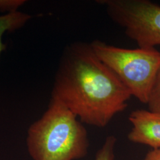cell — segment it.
Here are the masks:
<instances>
[{
	"instance_id": "5",
	"label": "cell",
	"mask_w": 160,
	"mask_h": 160,
	"mask_svg": "<svg viewBox=\"0 0 160 160\" xmlns=\"http://www.w3.org/2000/svg\"><path fill=\"white\" fill-rule=\"evenodd\" d=\"M129 120L132 125L128 136L130 141L160 148V112L137 110L129 115Z\"/></svg>"
},
{
	"instance_id": "8",
	"label": "cell",
	"mask_w": 160,
	"mask_h": 160,
	"mask_svg": "<svg viewBox=\"0 0 160 160\" xmlns=\"http://www.w3.org/2000/svg\"><path fill=\"white\" fill-rule=\"evenodd\" d=\"M147 104L149 110L160 112V69L155 80Z\"/></svg>"
},
{
	"instance_id": "3",
	"label": "cell",
	"mask_w": 160,
	"mask_h": 160,
	"mask_svg": "<svg viewBox=\"0 0 160 160\" xmlns=\"http://www.w3.org/2000/svg\"><path fill=\"white\" fill-rule=\"evenodd\" d=\"M92 49L134 96L147 104L160 69V52L155 48H121L95 40Z\"/></svg>"
},
{
	"instance_id": "10",
	"label": "cell",
	"mask_w": 160,
	"mask_h": 160,
	"mask_svg": "<svg viewBox=\"0 0 160 160\" xmlns=\"http://www.w3.org/2000/svg\"><path fill=\"white\" fill-rule=\"evenodd\" d=\"M144 160H160V148L152 149L149 151Z\"/></svg>"
},
{
	"instance_id": "4",
	"label": "cell",
	"mask_w": 160,
	"mask_h": 160,
	"mask_svg": "<svg viewBox=\"0 0 160 160\" xmlns=\"http://www.w3.org/2000/svg\"><path fill=\"white\" fill-rule=\"evenodd\" d=\"M110 17L142 48L160 45V6L148 0H101Z\"/></svg>"
},
{
	"instance_id": "6",
	"label": "cell",
	"mask_w": 160,
	"mask_h": 160,
	"mask_svg": "<svg viewBox=\"0 0 160 160\" xmlns=\"http://www.w3.org/2000/svg\"><path fill=\"white\" fill-rule=\"evenodd\" d=\"M32 18V16L20 11L0 16V58L2 52L6 51L7 47L2 42L3 35L22 28Z\"/></svg>"
},
{
	"instance_id": "1",
	"label": "cell",
	"mask_w": 160,
	"mask_h": 160,
	"mask_svg": "<svg viewBox=\"0 0 160 160\" xmlns=\"http://www.w3.org/2000/svg\"><path fill=\"white\" fill-rule=\"evenodd\" d=\"M131 93L90 45L74 43L61 59L52 91L82 123L103 128L125 110Z\"/></svg>"
},
{
	"instance_id": "2",
	"label": "cell",
	"mask_w": 160,
	"mask_h": 160,
	"mask_svg": "<svg viewBox=\"0 0 160 160\" xmlns=\"http://www.w3.org/2000/svg\"><path fill=\"white\" fill-rule=\"evenodd\" d=\"M28 151L33 160H77L87 154L88 133L82 123L57 99L28 129Z\"/></svg>"
},
{
	"instance_id": "9",
	"label": "cell",
	"mask_w": 160,
	"mask_h": 160,
	"mask_svg": "<svg viewBox=\"0 0 160 160\" xmlns=\"http://www.w3.org/2000/svg\"><path fill=\"white\" fill-rule=\"evenodd\" d=\"M26 2L25 0H0V12L8 14L18 12Z\"/></svg>"
},
{
	"instance_id": "7",
	"label": "cell",
	"mask_w": 160,
	"mask_h": 160,
	"mask_svg": "<svg viewBox=\"0 0 160 160\" xmlns=\"http://www.w3.org/2000/svg\"><path fill=\"white\" fill-rule=\"evenodd\" d=\"M116 142V138L113 136L107 137L102 147L97 151L95 160H114V149Z\"/></svg>"
}]
</instances>
